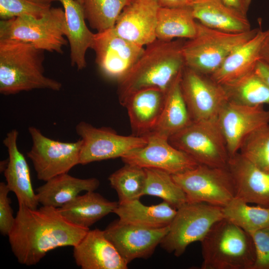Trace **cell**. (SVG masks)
<instances>
[{"mask_svg":"<svg viewBox=\"0 0 269 269\" xmlns=\"http://www.w3.org/2000/svg\"><path fill=\"white\" fill-rule=\"evenodd\" d=\"M90 229L76 226L58 208L42 206L31 209L18 204L8 241L18 263L26 266L38 263L49 251L77 245Z\"/></svg>","mask_w":269,"mask_h":269,"instance_id":"6da1fadb","label":"cell"},{"mask_svg":"<svg viewBox=\"0 0 269 269\" xmlns=\"http://www.w3.org/2000/svg\"><path fill=\"white\" fill-rule=\"evenodd\" d=\"M186 39H156L144 50L126 76L118 81V95L122 105L132 94L149 88L166 91L185 66L183 46Z\"/></svg>","mask_w":269,"mask_h":269,"instance_id":"7a4b0ae2","label":"cell"},{"mask_svg":"<svg viewBox=\"0 0 269 269\" xmlns=\"http://www.w3.org/2000/svg\"><path fill=\"white\" fill-rule=\"evenodd\" d=\"M44 51L30 43L0 39V94L40 89L60 91L62 84L44 75Z\"/></svg>","mask_w":269,"mask_h":269,"instance_id":"3957f363","label":"cell"},{"mask_svg":"<svg viewBox=\"0 0 269 269\" xmlns=\"http://www.w3.org/2000/svg\"><path fill=\"white\" fill-rule=\"evenodd\" d=\"M202 269H253L255 249L250 234L223 218L200 242Z\"/></svg>","mask_w":269,"mask_h":269,"instance_id":"277c9868","label":"cell"},{"mask_svg":"<svg viewBox=\"0 0 269 269\" xmlns=\"http://www.w3.org/2000/svg\"><path fill=\"white\" fill-rule=\"evenodd\" d=\"M259 30L229 33L207 27L198 22L196 35L186 39L183 46L185 66L210 76L234 50L254 36Z\"/></svg>","mask_w":269,"mask_h":269,"instance_id":"5b68a950","label":"cell"},{"mask_svg":"<svg viewBox=\"0 0 269 269\" xmlns=\"http://www.w3.org/2000/svg\"><path fill=\"white\" fill-rule=\"evenodd\" d=\"M65 37V14L59 7H51L39 18L25 15L0 22V39L30 43L44 51L62 54Z\"/></svg>","mask_w":269,"mask_h":269,"instance_id":"8992f818","label":"cell"},{"mask_svg":"<svg viewBox=\"0 0 269 269\" xmlns=\"http://www.w3.org/2000/svg\"><path fill=\"white\" fill-rule=\"evenodd\" d=\"M168 141L199 164L228 168L230 155L217 117L192 121L171 136Z\"/></svg>","mask_w":269,"mask_h":269,"instance_id":"52a82bcc","label":"cell"},{"mask_svg":"<svg viewBox=\"0 0 269 269\" xmlns=\"http://www.w3.org/2000/svg\"><path fill=\"white\" fill-rule=\"evenodd\" d=\"M223 218L222 207L187 202L177 209L160 246L167 252L180 257L190 244L201 242L213 224Z\"/></svg>","mask_w":269,"mask_h":269,"instance_id":"ba28073f","label":"cell"},{"mask_svg":"<svg viewBox=\"0 0 269 269\" xmlns=\"http://www.w3.org/2000/svg\"><path fill=\"white\" fill-rule=\"evenodd\" d=\"M172 177L184 192L187 202L222 208L236 196L234 181L228 168L198 164Z\"/></svg>","mask_w":269,"mask_h":269,"instance_id":"9c48e42d","label":"cell"},{"mask_svg":"<svg viewBox=\"0 0 269 269\" xmlns=\"http://www.w3.org/2000/svg\"><path fill=\"white\" fill-rule=\"evenodd\" d=\"M28 132L32 146L27 153L36 173L37 178L46 181L58 175L68 173L79 164L82 140L62 142L45 136L35 127H29Z\"/></svg>","mask_w":269,"mask_h":269,"instance_id":"30bf717a","label":"cell"},{"mask_svg":"<svg viewBox=\"0 0 269 269\" xmlns=\"http://www.w3.org/2000/svg\"><path fill=\"white\" fill-rule=\"evenodd\" d=\"M77 134L82 140L79 164L122 157L130 151L142 147L146 136L122 135L110 128H96L81 121L76 126Z\"/></svg>","mask_w":269,"mask_h":269,"instance_id":"8fae6325","label":"cell"},{"mask_svg":"<svg viewBox=\"0 0 269 269\" xmlns=\"http://www.w3.org/2000/svg\"><path fill=\"white\" fill-rule=\"evenodd\" d=\"M91 48L95 61L106 77L118 82L123 78L143 53V46L118 35L114 28L94 34Z\"/></svg>","mask_w":269,"mask_h":269,"instance_id":"7c38bea8","label":"cell"},{"mask_svg":"<svg viewBox=\"0 0 269 269\" xmlns=\"http://www.w3.org/2000/svg\"><path fill=\"white\" fill-rule=\"evenodd\" d=\"M180 87L192 121L217 117L227 101L221 85L210 76L186 66L181 73Z\"/></svg>","mask_w":269,"mask_h":269,"instance_id":"4fadbf2b","label":"cell"},{"mask_svg":"<svg viewBox=\"0 0 269 269\" xmlns=\"http://www.w3.org/2000/svg\"><path fill=\"white\" fill-rule=\"evenodd\" d=\"M147 143L121 157L125 163L143 168L160 169L171 175L196 167L198 163L184 152L172 145L168 139L154 133L146 136Z\"/></svg>","mask_w":269,"mask_h":269,"instance_id":"5bb4252c","label":"cell"},{"mask_svg":"<svg viewBox=\"0 0 269 269\" xmlns=\"http://www.w3.org/2000/svg\"><path fill=\"white\" fill-rule=\"evenodd\" d=\"M169 226L149 229L122 222L111 223L104 230L124 260L129 264L136 259H147L169 231Z\"/></svg>","mask_w":269,"mask_h":269,"instance_id":"9a60e30c","label":"cell"},{"mask_svg":"<svg viewBox=\"0 0 269 269\" xmlns=\"http://www.w3.org/2000/svg\"><path fill=\"white\" fill-rule=\"evenodd\" d=\"M217 119L230 157L238 152L242 142L248 134L269 124V110L265 109L263 105L249 106L227 101Z\"/></svg>","mask_w":269,"mask_h":269,"instance_id":"2e32d148","label":"cell"},{"mask_svg":"<svg viewBox=\"0 0 269 269\" xmlns=\"http://www.w3.org/2000/svg\"><path fill=\"white\" fill-rule=\"evenodd\" d=\"M160 7L156 0H131L123 9L114 28L125 39L146 46L156 39Z\"/></svg>","mask_w":269,"mask_h":269,"instance_id":"e0dca14e","label":"cell"},{"mask_svg":"<svg viewBox=\"0 0 269 269\" xmlns=\"http://www.w3.org/2000/svg\"><path fill=\"white\" fill-rule=\"evenodd\" d=\"M235 197L247 203L269 208V171L262 169L237 152L230 157Z\"/></svg>","mask_w":269,"mask_h":269,"instance_id":"ac0fdd59","label":"cell"},{"mask_svg":"<svg viewBox=\"0 0 269 269\" xmlns=\"http://www.w3.org/2000/svg\"><path fill=\"white\" fill-rule=\"evenodd\" d=\"M73 257L82 269H127L128 264L106 237L104 230H89L73 247Z\"/></svg>","mask_w":269,"mask_h":269,"instance_id":"d6986e66","label":"cell"},{"mask_svg":"<svg viewBox=\"0 0 269 269\" xmlns=\"http://www.w3.org/2000/svg\"><path fill=\"white\" fill-rule=\"evenodd\" d=\"M18 136V131L13 129L2 141L8 154V164L3 172L6 184L10 191L15 194L18 204L36 209L39 203L32 185L28 163L17 146Z\"/></svg>","mask_w":269,"mask_h":269,"instance_id":"ffe728a7","label":"cell"},{"mask_svg":"<svg viewBox=\"0 0 269 269\" xmlns=\"http://www.w3.org/2000/svg\"><path fill=\"white\" fill-rule=\"evenodd\" d=\"M166 91L156 88L138 91L122 105L128 111L133 135L146 136L152 133L161 115Z\"/></svg>","mask_w":269,"mask_h":269,"instance_id":"44dd1931","label":"cell"},{"mask_svg":"<svg viewBox=\"0 0 269 269\" xmlns=\"http://www.w3.org/2000/svg\"><path fill=\"white\" fill-rule=\"evenodd\" d=\"M266 35V30L260 29L254 36L234 50L210 76L211 78L223 85L254 71L260 59V51Z\"/></svg>","mask_w":269,"mask_h":269,"instance_id":"7402d4cb","label":"cell"},{"mask_svg":"<svg viewBox=\"0 0 269 269\" xmlns=\"http://www.w3.org/2000/svg\"><path fill=\"white\" fill-rule=\"evenodd\" d=\"M65 17V36L70 44V60L78 70L87 66L86 53L91 48L94 33L86 24L83 5L76 0H58Z\"/></svg>","mask_w":269,"mask_h":269,"instance_id":"603a6c76","label":"cell"},{"mask_svg":"<svg viewBox=\"0 0 269 269\" xmlns=\"http://www.w3.org/2000/svg\"><path fill=\"white\" fill-rule=\"evenodd\" d=\"M191 7L195 19L207 27L233 33L252 29L247 16L227 6L221 0H196Z\"/></svg>","mask_w":269,"mask_h":269,"instance_id":"cb8c5ba5","label":"cell"},{"mask_svg":"<svg viewBox=\"0 0 269 269\" xmlns=\"http://www.w3.org/2000/svg\"><path fill=\"white\" fill-rule=\"evenodd\" d=\"M100 185L96 178H79L68 173L54 176L36 189L38 201L42 206L59 208L71 201L82 191H95Z\"/></svg>","mask_w":269,"mask_h":269,"instance_id":"d4e9b609","label":"cell"},{"mask_svg":"<svg viewBox=\"0 0 269 269\" xmlns=\"http://www.w3.org/2000/svg\"><path fill=\"white\" fill-rule=\"evenodd\" d=\"M94 191L79 195L58 208L61 215L72 224L89 229L96 222L113 213L118 202L110 201Z\"/></svg>","mask_w":269,"mask_h":269,"instance_id":"484cf974","label":"cell"},{"mask_svg":"<svg viewBox=\"0 0 269 269\" xmlns=\"http://www.w3.org/2000/svg\"><path fill=\"white\" fill-rule=\"evenodd\" d=\"M176 211L164 201L158 204L147 206L139 199H136L119 203L113 213L123 222L146 228L160 229L169 226Z\"/></svg>","mask_w":269,"mask_h":269,"instance_id":"4316f807","label":"cell"},{"mask_svg":"<svg viewBox=\"0 0 269 269\" xmlns=\"http://www.w3.org/2000/svg\"><path fill=\"white\" fill-rule=\"evenodd\" d=\"M182 72L166 91L161 115L152 133L167 139L192 122L181 90Z\"/></svg>","mask_w":269,"mask_h":269,"instance_id":"83f0119b","label":"cell"},{"mask_svg":"<svg viewBox=\"0 0 269 269\" xmlns=\"http://www.w3.org/2000/svg\"><path fill=\"white\" fill-rule=\"evenodd\" d=\"M198 21L191 7H160L157 16L156 39L170 41L178 38L189 39L197 33Z\"/></svg>","mask_w":269,"mask_h":269,"instance_id":"f1b7e54d","label":"cell"},{"mask_svg":"<svg viewBox=\"0 0 269 269\" xmlns=\"http://www.w3.org/2000/svg\"><path fill=\"white\" fill-rule=\"evenodd\" d=\"M221 86L229 102L249 106L269 104V85L255 71Z\"/></svg>","mask_w":269,"mask_h":269,"instance_id":"f546056e","label":"cell"},{"mask_svg":"<svg viewBox=\"0 0 269 269\" xmlns=\"http://www.w3.org/2000/svg\"><path fill=\"white\" fill-rule=\"evenodd\" d=\"M223 218L249 234L269 226V208L250 206L235 197L222 208Z\"/></svg>","mask_w":269,"mask_h":269,"instance_id":"4dcf8cb0","label":"cell"},{"mask_svg":"<svg viewBox=\"0 0 269 269\" xmlns=\"http://www.w3.org/2000/svg\"><path fill=\"white\" fill-rule=\"evenodd\" d=\"M146 174L145 169L128 163L109 177L112 188L116 191L119 203H124L139 198L143 196Z\"/></svg>","mask_w":269,"mask_h":269,"instance_id":"1f68e13d","label":"cell"},{"mask_svg":"<svg viewBox=\"0 0 269 269\" xmlns=\"http://www.w3.org/2000/svg\"><path fill=\"white\" fill-rule=\"evenodd\" d=\"M146 174L143 196L159 197L176 209L187 202L186 195L172 175L155 168H144Z\"/></svg>","mask_w":269,"mask_h":269,"instance_id":"d6a6232c","label":"cell"},{"mask_svg":"<svg viewBox=\"0 0 269 269\" xmlns=\"http://www.w3.org/2000/svg\"><path fill=\"white\" fill-rule=\"evenodd\" d=\"M131 0H85L84 15L90 26L97 32L114 28L124 7Z\"/></svg>","mask_w":269,"mask_h":269,"instance_id":"836d02e7","label":"cell"},{"mask_svg":"<svg viewBox=\"0 0 269 269\" xmlns=\"http://www.w3.org/2000/svg\"><path fill=\"white\" fill-rule=\"evenodd\" d=\"M238 152L259 168L269 171V124L248 134Z\"/></svg>","mask_w":269,"mask_h":269,"instance_id":"e575fe53","label":"cell"},{"mask_svg":"<svg viewBox=\"0 0 269 269\" xmlns=\"http://www.w3.org/2000/svg\"><path fill=\"white\" fill-rule=\"evenodd\" d=\"M51 8L28 0H0V18L7 20L13 17L28 15L42 17Z\"/></svg>","mask_w":269,"mask_h":269,"instance_id":"d590c367","label":"cell"},{"mask_svg":"<svg viewBox=\"0 0 269 269\" xmlns=\"http://www.w3.org/2000/svg\"><path fill=\"white\" fill-rule=\"evenodd\" d=\"M250 234L255 249L253 269H269V226Z\"/></svg>","mask_w":269,"mask_h":269,"instance_id":"8d00e7d4","label":"cell"},{"mask_svg":"<svg viewBox=\"0 0 269 269\" xmlns=\"http://www.w3.org/2000/svg\"><path fill=\"white\" fill-rule=\"evenodd\" d=\"M10 192L6 183H0V232L7 236L11 231L15 221L11 207V200L8 196Z\"/></svg>","mask_w":269,"mask_h":269,"instance_id":"74e56055","label":"cell"},{"mask_svg":"<svg viewBox=\"0 0 269 269\" xmlns=\"http://www.w3.org/2000/svg\"><path fill=\"white\" fill-rule=\"evenodd\" d=\"M226 5L247 16L252 0H221Z\"/></svg>","mask_w":269,"mask_h":269,"instance_id":"f35d334b","label":"cell"},{"mask_svg":"<svg viewBox=\"0 0 269 269\" xmlns=\"http://www.w3.org/2000/svg\"><path fill=\"white\" fill-rule=\"evenodd\" d=\"M162 7L179 8L191 7L196 0H156Z\"/></svg>","mask_w":269,"mask_h":269,"instance_id":"ab89813d","label":"cell"},{"mask_svg":"<svg viewBox=\"0 0 269 269\" xmlns=\"http://www.w3.org/2000/svg\"><path fill=\"white\" fill-rule=\"evenodd\" d=\"M255 72L269 85V65L262 60L256 65Z\"/></svg>","mask_w":269,"mask_h":269,"instance_id":"60d3db41","label":"cell"},{"mask_svg":"<svg viewBox=\"0 0 269 269\" xmlns=\"http://www.w3.org/2000/svg\"><path fill=\"white\" fill-rule=\"evenodd\" d=\"M260 60L269 65V29L266 30V35L260 51Z\"/></svg>","mask_w":269,"mask_h":269,"instance_id":"b9f144b4","label":"cell"},{"mask_svg":"<svg viewBox=\"0 0 269 269\" xmlns=\"http://www.w3.org/2000/svg\"><path fill=\"white\" fill-rule=\"evenodd\" d=\"M30 1L43 5H50L51 3L58 0H28Z\"/></svg>","mask_w":269,"mask_h":269,"instance_id":"7bdbcfd3","label":"cell"},{"mask_svg":"<svg viewBox=\"0 0 269 269\" xmlns=\"http://www.w3.org/2000/svg\"><path fill=\"white\" fill-rule=\"evenodd\" d=\"M8 162V158L6 159L0 161V172H4V171L5 170V169L7 167V164Z\"/></svg>","mask_w":269,"mask_h":269,"instance_id":"ee69618b","label":"cell"},{"mask_svg":"<svg viewBox=\"0 0 269 269\" xmlns=\"http://www.w3.org/2000/svg\"><path fill=\"white\" fill-rule=\"evenodd\" d=\"M78 2L83 5L85 0H76Z\"/></svg>","mask_w":269,"mask_h":269,"instance_id":"f6af8a7d","label":"cell"}]
</instances>
